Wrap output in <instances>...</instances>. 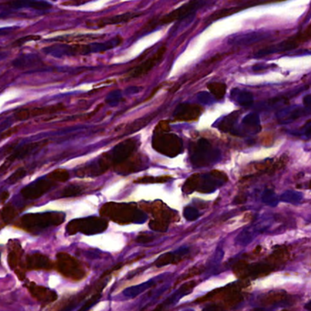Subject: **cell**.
Masks as SVG:
<instances>
[{"instance_id":"obj_14","label":"cell","mask_w":311,"mask_h":311,"mask_svg":"<svg viewBox=\"0 0 311 311\" xmlns=\"http://www.w3.org/2000/svg\"><path fill=\"white\" fill-rule=\"evenodd\" d=\"M48 143V141H41V142H34V143H28L21 147H18L16 149L15 152L11 153V156L7 159L6 163L3 164V166L0 167V173H5L7 169L9 168V166H11L12 163L15 161L22 160L26 158L28 156H30L31 154L35 153L37 151L43 148Z\"/></svg>"},{"instance_id":"obj_17","label":"cell","mask_w":311,"mask_h":311,"mask_svg":"<svg viewBox=\"0 0 311 311\" xmlns=\"http://www.w3.org/2000/svg\"><path fill=\"white\" fill-rule=\"evenodd\" d=\"M309 111L310 110L306 107L291 106L278 111L276 113V118L281 124H288L308 114Z\"/></svg>"},{"instance_id":"obj_5","label":"cell","mask_w":311,"mask_h":311,"mask_svg":"<svg viewBox=\"0 0 311 311\" xmlns=\"http://www.w3.org/2000/svg\"><path fill=\"white\" fill-rule=\"evenodd\" d=\"M225 181V174L215 171L202 175L194 174L185 182L184 191L186 194H191L195 190L204 194L212 193L215 189L223 185Z\"/></svg>"},{"instance_id":"obj_49","label":"cell","mask_w":311,"mask_h":311,"mask_svg":"<svg viewBox=\"0 0 311 311\" xmlns=\"http://www.w3.org/2000/svg\"><path fill=\"white\" fill-rule=\"evenodd\" d=\"M40 39H41V37L40 36L23 37L22 39H20V40L15 41V42H14V45H15V46H21V45H23L27 41H38V40H40Z\"/></svg>"},{"instance_id":"obj_8","label":"cell","mask_w":311,"mask_h":311,"mask_svg":"<svg viewBox=\"0 0 311 311\" xmlns=\"http://www.w3.org/2000/svg\"><path fill=\"white\" fill-rule=\"evenodd\" d=\"M56 268L63 276L72 281H81L86 276L81 262L72 255L60 252L57 254Z\"/></svg>"},{"instance_id":"obj_15","label":"cell","mask_w":311,"mask_h":311,"mask_svg":"<svg viewBox=\"0 0 311 311\" xmlns=\"http://www.w3.org/2000/svg\"><path fill=\"white\" fill-rule=\"evenodd\" d=\"M196 285H197V283L195 281H190V282L185 283L172 296H169L168 298H166L163 303H161L160 305L156 306L153 311L168 310L169 307H171V306H174V304H176L180 298H182L184 295H187L189 293H191Z\"/></svg>"},{"instance_id":"obj_1","label":"cell","mask_w":311,"mask_h":311,"mask_svg":"<svg viewBox=\"0 0 311 311\" xmlns=\"http://www.w3.org/2000/svg\"><path fill=\"white\" fill-rule=\"evenodd\" d=\"M136 149V141L134 139H128L119 143L116 146L102 154L100 158L88 163L76 171L77 176H98L107 171L112 165H118L124 163Z\"/></svg>"},{"instance_id":"obj_37","label":"cell","mask_w":311,"mask_h":311,"mask_svg":"<svg viewBox=\"0 0 311 311\" xmlns=\"http://www.w3.org/2000/svg\"><path fill=\"white\" fill-rule=\"evenodd\" d=\"M208 88H209L210 93L213 97L216 98L217 100H221L224 97V94L226 92V86L223 83H220V82L210 83Z\"/></svg>"},{"instance_id":"obj_26","label":"cell","mask_w":311,"mask_h":311,"mask_svg":"<svg viewBox=\"0 0 311 311\" xmlns=\"http://www.w3.org/2000/svg\"><path fill=\"white\" fill-rule=\"evenodd\" d=\"M65 107L62 104H57L52 106H46V107L34 108V109H27V114H28V120L32 117H38L41 115H46V114H52L56 112L63 111Z\"/></svg>"},{"instance_id":"obj_56","label":"cell","mask_w":311,"mask_h":311,"mask_svg":"<svg viewBox=\"0 0 311 311\" xmlns=\"http://www.w3.org/2000/svg\"><path fill=\"white\" fill-rule=\"evenodd\" d=\"M12 31H13L12 29H8V28H6V29H0V37L6 36V35H8L9 33H11Z\"/></svg>"},{"instance_id":"obj_22","label":"cell","mask_w":311,"mask_h":311,"mask_svg":"<svg viewBox=\"0 0 311 311\" xmlns=\"http://www.w3.org/2000/svg\"><path fill=\"white\" fill-rule=\"evenodd\" d=\"M201 111L199 107L188 103H182L175 109L174 116L180 121H192L197 119Z\"/></svg>"},{"instance_id":"obj_60","label":"cell","mask_w":311,"mask_h":311,"mask_svg":"<svg viewBox=\"0 0 311 311\" xmlns=\"http://www.w3.org/2000/svg\"><path fill=\"white\" fill-rule=\"evenodd\" d=\"M282 311H287V310H282Z\"/></svg>"},{"instance_id":"obj_42","label":"cell","mask_w":311,"mask_h":311,"mask_svg":"<svg viewBox=\"0 0 311 311\" xmlns=\"http://www.w3.org/2000/svg\"><path fill=\"white\" fill-rule=\"evenodd\" d=\"M26 175H27L26 169L21 167V168L16 170L15 172L11 174V176L7 180V182H8V184H16L19 181H21V179L24 178Z\"/></svg>"},{"instance_id":"obj_6","label":"cell","mask_w":311,"mask_h":311,"mask_svg":"<svg viewBox=\"0 0 311 311\" xmlns=\"http://www.w3.org/2000/svg\"><path fill=\"white\" fill-rule=\"evenodd\" d=\"M221 157V152L210 144L205 139H200L194 143L190 150V159L194 167L200 168L217 163Z\"/></svg>"},{"instance_id":"obj_40","label":"cell","mask_w":311,"mask_h":311,"mask_svg":"<svg viewBox=\"0 0 311 311\" xmlns=\"http://www.w3.org/2000/svg\"><path fill=\"white\" fill-rule=\"evenodd\" d=\"M236 118H237L236 116H233V115H229L228 117L224 118L222 123L218 125V128L224 133H228V132L233 133L235 123H236Z\"/></svg>"},{"instance_id":"obj_16","label":"cell","mask_w":311,"mask_h":311,"mask_svg":"<svg viewBox=\"0 0 311 311\" xmlns=\"http://www.w3.org/2000/svg\"><path fill=\"white\" fill-rule=\"evenodd\" d=\"M26 286L28 290L30 291L31 296L41 303L50 304L56 301L58 298V295L55 291L51 290L45 286H39L32 282L28 283Z\"/></svg>"},{"instance_id":"obj_58","label":"cell","mask_w":311,"mask_h":311,"mask_svg":"<svg viewBox=\"0 0 311 311\" xmlns=\"http://www.w3.org/2000/svg\"><path fill=\"white\" fill-rule=\"evenodd\" d=\"M310 305H311L310 301H308V302H307V304H306V309H307V310H308V311H310L311 310Z\"/></svg>"},{"instance_id":"obj_62","label":"cell","mask_w":311,"mask_h":311,"mask_svg":"<svg viewBox=\"0 0 311 311\" xmlns=\"http://www.w3.org/2000/svg\"><path fill=\"white\" fill-rule=\"evenodd\" d=\"M0 255H1V254H0Z\"/></svg>"},{"instance_id":"obj_32","label":"cell","mask_w":311,"mask_h":311,"mask_svg":"<svg viewBox=\"0 0 311 311\" xmlns=\"http://www.w3.org/2000/svg\"><path fill=\"white\" fill-rule=\"evenodd\" d=\"M157 284V281L149 280L143 284H140L138 286H131V287H128L125 290L123 291V294L124 296H128V297H134V296L140 295L141 293H143V291L147 290L149 288L153 287Z\"/></svg>"},{"instance_id":"obj_25","label":"cell","mask_w":311,"mask_h":311,"mask_svg":"<svg viewBox=\"0 0 311 311\" xmlns=\"http://www.w3.org/2000/svg\"><path fill=\"white\" fill-rule=\"evenodd\" d=\"M232 101L238 104L242 107H249L254 103V96L251 92L245 90H240V89H234L231 92Z\"/></svg>"},{"instance_id":"obj_61","label":"cell","mask_w":311,"mask_h":311,"mask_svg":"<svg viewBox=\"0 0 311 311\" xmlns=\"http://www.w3.org/2000/svg\"><path fill=\"white\" fill-rule=\"evenodd\" d=\"M186 311H192V310H186Z\"/></svg>"},{"instance_id":"obj_28","label":"cell","mask_w":311,"mask_h":311,"mask_svg":"<svg viewBox=\"0 0 311 311\" xmlns=\"http://www.w3.org/2000/svg\"><path fill=\"white\" fill-rule=\"evenodd\" d=\"M41 62V58L35 54H27L16 59L13 62V65L18 69H25L35 67Z\"/></svg>"},{"instance_id":"obj_12","label":"cell","mask_w":311,"mask_h":311,"mask_svg":"<svg viewBox=\"0 0 311 311\" xmlns=\"http://www.w3.org/2000/svg\"><path fill=\"white\" fill-rule=\"evenodd\" d=\"M206 2L204 1H190L184 6L180 7L174 11L170 12L169 14L163 17L156 22V25H166L174 21H183L184 19L188 18L190 16L195 14V11L199 10L203 6L205 5Z\"/></svg>"},{"instance_id":"obj_36","label":"cell","mask_w":311,"mask_h":311,"mask_svg":"<svg viewBox=\"0 0 311 311\" xmlns=\"http://www.w3.org/2000/svg\"><path fill=\"white\" fill-rule=\"evenodd\" d=\"M47 177L53 183H64L70 179V173L65 169H57L51 172V174H48Z\"/></svg>"},{"instance_id":"obj_2","label":"cell","mask_w":311,"mask_h":311,"mask_svg":"<svg viewBox=\"0 0 311 311\" xmlns=\"http://www.w3.org/2000/svg\"><path fill=\"white\" fill-rule=\"evenodd\" d=\"M122 39L116 37L110 41L102 43H92L86 45H54L43 49V51L54 57L74 56V55H88L92 53L104 52L119 46Z\"/></svg>"},{"instance_id":"obj_57","label":"cell","mask_w":311,"mask_h":311,"mask_svg":"<svg viewBox=\"0 0 311 311\" xmlns=\"http://www.w3.org/2000/svg\"><path fill=\"white\" fill-rule=\"evenodd\" d=\"M136 88L137 87L129 88V89H127L126 92H127L128 93H132V92H133V93H136V92H139L141 91V89H136Z\"/></svg>"},{"instance_id":"obj_10","label":"cell","mask_w":311,"mask_h":311,"mask_svg":"<svg viewBox=\"0 0 311 311\" xmlns=\"http://www.w3.org/2000/svg\"><path fill=\"white\" fill-rule=\"evenodd\" d=\"M153 145L157 152L169 157H174L183 151L182 140L172 133H163L155 136L153 138Z\"/></svg>"},{"instance_id":"obj_31","label":"cell","mask_w":311,"mask_h":311,"mask_svg":"<svg viewBox=\"0 0 311 311\" xmlns=\"http://www.w3.org/2000/svg\"><path fill=\"white\" fill-rule=\"evenodd\" d=\"M288 258H289V252L285 246H283V247H279L278 249L275 250L266 258V260L269 261L271 264H273L275 266H277L281 264H284L286 261L288 260Z\"/></svg>"},{"instance_id":"obj_30","label":"cell","mask_w":311,"mask_h":311,"mask_svg":"<svg viewBox=\"0 0 311 311\" xmlns=\"http://www.w3.org/2000/svg\"><path fill=\"white\" fill-rule=\"evenodd\" d=\"M22 248L18 241H14V244H11V249L9 254V265L12 270H16L20 265Z\"/></svg>"},{"instance_id":"obj_4","label":"cell","mask_w":311,"mask_h":311,"mask_svg":"<svg viewBox=\"0 0 311 311\" xmlns=\"http://www.w3.org/2000/svg\"><path fill=\"white\" fill-rule=\"evenodd\" d=\"M65 221V214L62 212H46L38 214H27L17 222V226L31 233H37L58 226Z\"/></svg>"},{"instance_id":"obj_39","label":"cell","mask_w":311,"mask_h":311,"mask_svg":"<svg viewBox=\"0 0 311 311\" xmlns=\"http://www.w3.org/2000/svg\"><path fill=\"white\" fill-rule=\"evenodd\" d=\"M150 228L154 231L165 232L168 229L169 219L166 217H160L159 219L153 220L150 222Z\"/></svg>"},{"instance_id":"obj_55","label":"cell","mask_w":311,"mask_h":311,"mask_svg":"<svg viewBox=\"0 0 311 311\" xmlns=\"http://www.w3.org/2000/svg\"><path fill=\"white\" fill-rule=\"evenodd\" d=\"M9 196H10V193L9 192H3L2 194H0V203H3L4 201L8 199L9 198Z\"/></svg>"},{"instance_id":"obj_20","label":"cell","mask_w":311,"mask_h":311,"mask_svg":"<svg viewBox=\"0 0 311 311\" xmlns=\"http://www.w3.org/2000/svg\"><path fill=\"white\" fill-rule=\"evenodd\" d=\"M269 36L268 33L262 31H255L249 32L245 34L232 36L229 39V44L232 45H250L253 43H256L259 41H264Z\"/></svg>"},{"instance_id":"obj_13","label":"cell","mask_w":311,"mask_h":311,"mask_svg":"<svg viewBox=\"0 0 311 311\" xmlns=\"http://www.w3.org/2000/svg\"><path fill=\"white\" fill-rule=\"evenodd\" d=\"M54 184L55 183H53L48 177L38 179L22 189L21 194L24 199L36 200L48 193Z\"/></svg>"},{"instance_id":"obj_45","label":"cell","mask_w":311,"mask_h":311,"mask_svg":"<svg viewBox=\"0 0 311 311\" xmlns=\"http://www.w3.org/2000/svg\"><path fill=\"white\" fill-rule=\"evenodd\" d=\"M198 210L195 209L192 206H187L184 210V218L188 221H194L199 217Z\"/></svg>"},{"instance_id":"obj_46","label":"cell","mask_w":311,"mask_h":311,"mask_svg":"<svg viewBox=\"0 0 311 311\" xmlns=\"http://www.w3.org/2000/svg\"><path fill=\"white\" fill-rule=\"evenodd\" d=\"M197 100L198 102L205 104V105H208V104H212L214 103V99L210 92H200L197 95Z\"/></svg>"},{"instance_id":"obj_11","label":"cell","mask_w":311,"mask_h":311,"mask_svg":"<svg viewBox=\"0 0 311 311\" xmlns=\"http://www.w3.org/2000/svg\"><path fill=\"white\" fill-rule=\"evenodd\" d=\"M310 37V30L307 29L306 32L299 33L296 36L291 37L286 41H282L280 43L274 45V46L266 47L262 50H259L255 54V58H262V57L268 56L275 53L285 52L295 50L300 45V43L307 41Z\"/></svg>"},{"instance_id":"obj_21","label":"cell","mask_w":311,"mask_h":311,"mask_svg":"<svg viewBox=\"0 0 311 311\" xmlns=\"http://www.w3.org/2000/svg\"><path fill=\"white\" fill-rule=\"evenodd\" d=\"M189 254V248L184 247L181 249L176 250L174 252H169L159 256L158 259L155 261L154 265L157 267H162L164 265L177 264L180 261L183 260L184 257Z\"/></svg>"},{"instance_id":"obj_41","label":"cell","mask_w":311,"mask_h":311,"mask_svg":"<svg viewBox=\"0 0 311 311\" xmlns=\"http://www.w3.org/2000/svg\"><path fill=\"white\" fill-rule=\"evenodd\" d=\"M1 219L4 222V224H9L12 220L14 219L17 215V211L14 207L11 205H7L3 209L0 211Z\"/></svg>"},{"instance_id":"obj_27","label":"cell","mask_w":311,"mask_h":311,"mask_svg":"<svg viewBox=\"0 0 311 311\" xmlns=\"http://www.w3.org/2000/svg\"><path fill=\"white\" fill-rule=\"evenodd\" d=\"M286 297V294L285 291H270V292L259 296V303L264 306L274 305L278 302L285 300Z\"/></svg>"},{"instance_id":"obj_38","label":"cell","mask_w":311,"mask_h":311,"mask_svg":"<svg viewBox=\"0 0 311 311\" xmlns=\"http://www.w3.org/2000/svg\"><path fill=\"white\" fill-rule=\"evenodd\" d=\"M262 201L265 204L274 207V206L277 205L278 202H279V199H278L277 195L275 194V192L273 190L265 189V191L263 192V194H262Z\"/></svg>"},{"instance_id":"obj_52","label":"cell","mask_w":311,"mask_h":311,"mask_svg":"<svg viewBox=\"0 0 311 311\" xmlns=\"http://www.w3.org/2000/svg\"><path fill=\"white\" fill-rule=\"evenodd\" d=\"M302 130H303V135H304V136H306V138H310L311 124L309 121L306 123V126L303 128Z\"/></svg>"},{"instance_id":"obj_34","label":"cell","mask_w":311,"mask_h":311,"mask_svg":"<svg viewBox=\"0 0 311 311\" xmlns=\"http://www.w3.org/2000/svg\"><path fill=\"white\" fill-rule=\"evenodd\" d=\"M106 283H107V282H106ZM106 283H104V284L102 283V285L98 287L96 293L93 294V295L84 303V305L78 311H89L92 308V306H94V305H96L98 301L100 300L101 297H102V289L104 288L105 285H106Z\"/></svg>"},{"instance_id":"obj_7","label":"cell","mask_w":311,"mask_h":311,"mask_svg":"<svg viewBox=\"0 0 311 311\" xmlns=\"http://www.w3.org/2000/svg\"><path fill=\"white\" fill-rule=\"evenodd\" d=\"M108 221L103 217L89 216L72 220L67 224L66 233L69 235L82 233L86 235L101 234L107 229Z\"/></svg>"},{"instance_id":"obj_23","label":"cell","mask_w":311,"mask_h":311,"mask_svg":"<svg viewBox=\"0 0 311 311\" xmlns=\"http://www.w3.org/2000/svg\"><path fill=\"white\" fill-rule=\"evenodd\" d=\"M242 131L248 134H255L261 131L260 119L255 112L248 113L242 120Z\"/></svg>"},{"instance_id":"obj_33","label":"cell","mask_w":311,"mask_h":311,"mask_svg":"<svg viewBox=\"0 0 311 311\" xmlns=\"http://www.w3.org/2000/svg\"><path fill=\"white\" fill-rule=\"evenodd\" d=\"M84 187L81 185L72 184L69 185L62 190L61 194H59L60 198H70V197H76L83 193Z\"/></svg>"},{"instance_id":"obj_43","label":"cell","mask_w":311,"mask_h":311,"mask_svg":"<svg viewBox=\"0 0 311 311\" xmlns=\"http://www.w3.org/2000/svg\"><path fill=\"white\" fill-rule=\"evenodd\" d=\"M29 7L32 10L39 11H50L52 8V6L50 3L45 2V1H30Z\"/></svg>"},{"instance_id":"obj_59","label":"cell","mask_w":311,"mask_h":311,"mask_svg":"<svg viewBox=\"0 0 311 311\" xmlns=\"http://www.w3.org/2000/svg\"><path fill=\"white\" fill-rule=\"evenodd\" d=\"M253 311H263V310H262V309H259V308H255V309H254V310Z\"/></svg>"},{"instance_id":"obj_44","label":"cell","mask_w":311,"mask_h":311,"mask_svg":"<svg viewBox=\"0 0 311 311\" xmlns=\"http://www.w3.org/2000/svg\"><path fill=\"white\" fill-rule=\"evenodd\" d=\"M122 96L123 95H122L121 91H113L108 95V97L106 98V102L111 106H116L119 102L121 101Z\"/></svg>"},{"instance_id":"obj_35","label":"cell","mask_w":311,"mask_h":311,"mask_svg":"<svg viewBox=\"0 0 311 311\" xmlns=\"http://www.w3.org/2000/svg\"><path fill=\"white\" fill-rule=\"evenodd\" d=\"M302 199H303V195L301 193L296 192V191H292V190L286 191L284 194H282L280 197L281 201L293 204H299Z\"/></svg>"},{"instance_id":"obj_53","label":"cell","mask_w":311,"mask_h":311,"mask_svg":"<svg viewBox=\"0 0 311 311\" xmlns=\"http://www.w3.org/2000/svg\"><path fill=\"white\" fill-rule=\"evenodd\" d=\"M303 102H304V107H306V109H309V110H310V104H311L310 94H307V95H306V96L304 97V100H303Z\"/></svg>"},{"instance_id":"obj_50","label":"cell","mask_w":311,"mask_h":311,"mask_svg":"<svg viewBox=\"0 0 311 311\" xmlns=\"http://www.w3.org/2000/svg\"><path fill=\"white\" fill-rule=\"evenodd\" d=\"M153 236L147 235V234H141L138 236L137 242L139 244H147L151 241H153Z\"/></svg>"},{"instance_id":"obj_54","label":"cell","mask_w":311,"mask_h":311,"mask_svg":"<svg viewBox=\"0 0 311 311\" xmlns=\"http://www.w3.org/2000/svg\"><path fill=\"white\" fill-rule=\"evenodd\" d=\"M17 133V128H13V129H10L8 130L7 132H4V133L1 135V138L4 139V138L8 137V136H11L13 133Z\"/></svg>"},{"instance_id":"obj_24","label":"cell","mask_w":311,"mask_h":311,"mask_svg":"<svg viewBox=\"0 0 311 311\" xmlns=\"http://www.w3.org/2000/svg\"><path fill=\"white\" fill-rule=\"evenodd\" d=\"M142 15V13H138V12H129L122 15H116L111 17V18H105L102 19L100 21H97L98 27H105L109 25H117L121 23H126L130 21H132L135 18H138Z\"/></svg>"},{"instance_id":"obj_48","label":"cell","mask_w":311,"mask_h":311,"mask_svg":"<svg viewBox=\"0 0 311 311\" xmlns=\"http://www.w3.org/2000/svg\"><path fill=\"white\" fill-rule=\"evenodd\" d=\"M6 6H8L10 9H22L24 7H29V2L27 1H13V2H9V3H6Z\"/></svg>"},{"instance_id":"obj_18","label":"cell","mask_w":311,"mask_h":311,"mask_svg":"<svg viewBox=\"0 0 311 311\" xmlns=\"http://www.w3.org/2000/svg\"><path fill=\"white\" fill-rule=\"evenodd\" d=\"M165 52H166V48L165 47L163 46L162 48H160L158 51L155 54H153V56L151 57L150 59L146 60L140 66L135 68L133 72L130 73V77L137 78V77L143 76L144 74L148 73L152 69H153L157 64L162 62Z\"/></svg>"},{"instance_id":"obj_3","label":"cell","mask_w":311,"mask_h":311,"mask_svg":"<svg viewBox=\"0 0 311 311\" xmlns=\"http://www.w3.org/2000/svg\"><path fill=\"white\" fill-rule=\"evenodd\" d=\"M100 213L102 217H109L115 223L122 224H142L147 218L143 211L132 204L108 203L102 205Z\"/></svg>"},{"instance_id":"obj_51","label":"cell","mask_w":311,"mask_h":311,"mask_svg":"<svg viewBox=\"0 0 311 311\" xmlns=\"http://www.w3.org/2000/svg\"><path fill=\"white\" fill-rule=\"evenodd\" d=\"M203 311H224V308L222 306H220L218 303H213L209 306L204 307Z\"/></svg>"},{"instance_id":"obj_19","label":"cell","mask_w":311,"mask_h":311,"mask_svg":"<svg viewBox=\"0 0 311 311\" xmlns=\"http://www.w3.org/2000/svg\"><path fill=\"white\" fill-rule=\"evenodd\" d=\"M53 267L52 262L47 255L33 253L27 256L26 268L30 270H50Z\"/></svg>"},{"instance_id":"obj_47","label":"cell","mask_w":311,"mask_h":311,"mask_svg":"<svg viewBox=\"0 0 311 311\" xmlns=\"http://www.w3.org/2000/svg\"><path fill=\"white\" fill-rule=\"evenodd\" d=\"M202 272H203V268H202V267L194 266L193 268H191V269H190L187 273H185L184 276H182L181 278H179L178 281H177V282H176V284H175V286L178 284L180 281L186 280V279H188V278L192 277V276H194V275H199V274H201Z\"/></svg>"},{"instance_id":"obj_29","label":"cell","mask_w":311,"mask_h":311,"mask_svg":"<svg viewBox=\"0 0 311 311\" xmlns=\"http://www.w3.org/2000/svg\"><path fill=\"white\" fill-rule=\"evenodd\" d=\"M261 3H254V2H249V3H245L244 5L238 6V7H235V8H229V9H224V10H221V11H216L214 12L213 15L210 17L208 19V21H214L216 20H219L224 17H227V16L232 15L237 11H242V10H245L247 9L249 7L252 6L259 5Z\"/></svg>"},{"instance_id":"obj_9","label":"cell","mask_w":311,"mask_h":311,"mask_svg":"<svg viewBox=\"0 0 311 311\" xmlns=\"http://www.w3.org/2000/svg\"><path fill=\"white\" fill-rule=\"evenodd\" d=\"M275 268V265L267 260L266 262H258L254 264H248L245 261H239L235 264L233 270L239 279H245L248 277L256 278L269 275Z\"/></svg>"}]
</instances>
